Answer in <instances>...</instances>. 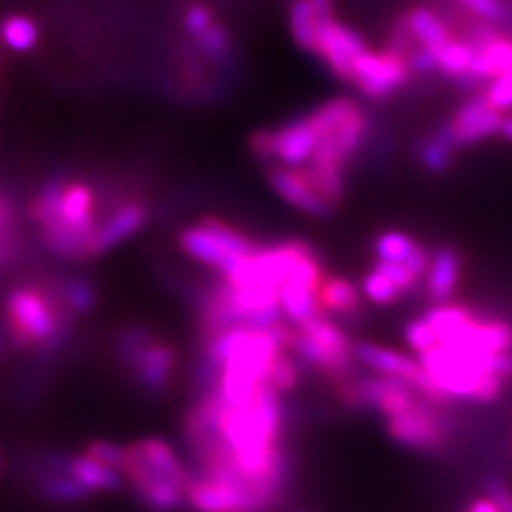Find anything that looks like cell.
<instances>
[{
	"label": "cell",
	"mask_w": 512,
	"mask_h": 512,
	"mask_svg": "<svg viewBox=\"0 0 512 512\" xmlns=\"http://www.w3.org/2000/svg\"><path fill=\"white\" fill-rule=\"evenodd\" d=\"M318 308L323 314L338 318H355L361 310V291L346 278L327 276L316 291Z\"/></svg>",
	"instance_id": "obj_16"
},
{
	"label": "cell",
	"mask_w": 512,
	"mask_h": 512,
	"mask_svg": "<svg viewBox=\"0 0 512 512\" xmlns=\"http://www.w3.org/2000/svg\"><path fill=\"white\" fill-rule=\"evenodd\" d=\"M178 244L190 259L214 267L218 274L259 246L246 233L216 216L201 218L199 222L182 229Z\"/></svg>",
	"instance_id": "obj_5"
},
{
	"label": "cell",
	"mask_w": 512,
	"mask_h": 512,
	"mask_svg": "<svg viewBox=\"0 0 512 512\" xmlns=\"http://www.w3.org/2000/svg\"><path fill=\"white\" fill-rule=\"evenodd\" d=\"M60 297L64 306L69 308L73 316H82L90 312L96 303V288L94 284L84 276H69L56 280Z\"/></svg>",
	"instance_id": "obj_24"
},
{
	"label": "cell",
	"mask_w": 512,
	"mask_h": 512,
	"mask_svg": "<svg viewBox=\"0 0 512 512\" xmlns=\"http://www.w3.org/2000/svg\"><path fill=\"white\" fill-rule=\"evenodd\" d=\"M310 3L316 7V11L320 15H323V18H325V15H335L333 13V0H310Z\"/></svg>",
	"instance_id": "obj_37"
},
{
	"label": "cell",
	"mask_w": 512,
	"mask_h": 512,
	"mask_svg": "<svg viewBox=\"0 0 512 512\" xmlns=\"http://www.w3.org/2000/svg\"><path fill=\"white\" fill-rule=\"evenodd\" d=\"M504 111L495 109L489 101L485 92L474 94L472 99L461 103L453 118L448 120L451 124V131L455 137V143L459 150H466L476 146V143L485 141L493 135H500V126L504 120Z\"/></svg>",
	"instance_id": "obj_11"
},
{
	"label": "cell",
	"mask_w": 512,
	"mask_h": 512,
	"mask_svg": "<svg viewBox=\"0 0 512 512\" xmlns=\"http://www.w3.org/2000/svg\"><path fill=\"white\" fill-rule=\"evenodd\" d=\"M101 207L99 190L90 182L58 173L41 184L28 214L47 250L67 261H86L92 233L103 216Z\"/></svg>",
	"instance_id": "obj_1"
},
{
	"label": "cell",
	"mask_w": 512,
	"mask_h": 512,
	"mask_svg": "<svg viewBox=\"0 0 512 512\" xmlns=\"http://www.w3.org/2000/svg\"><path fill=\"white\" fill-rule=\"evenodd\" d=\"M318 141L320 135L312 120L303 116L282 126L254 133L250 137V150L261 160H274V165L299 169L310 163L318 148Z\"/></svg>",
	"instance_id": "obj_6"
},
{
	"label": "cell",
	"mask_w": 512,
	"mask_h": 512,
	"mask_svg": "<svg viewBox=\"0 0 512 512\" xmlns=\"http://www.w3.org/2000/svg\"><path fill=\"white\" fill-rule=\"evenodd\" d=\"M150 218V205L146 199L137 195H124L114 205H109L103 212L99 224L90 239V259L101 256L122 244L124 239L133 237L143 229V224Z\"/></svg>",
	"instance_id": "obj_10"
},
{
	"label": "cell",
	"mask_w": 512,
	"mask_h": 512,
	"mask_svg": "<svg viewBox=\"0 0 512 512\" xmlns=\"http://www.w3.org/2000/svg\"><path fill=\"white\" fill-rule=\"evenodd\" d=\"M199 52L210 60V62H216V64H222L227 62L231 56H233V37L229 28L220 24L218 20L207 28L203 35H199L195 39Z\"/></svg>",
	"instance_id": "obj_26"
},
{
	"label": "cell",
	"mask_w": 512,
	"mask_h": 512,
	"mask_svg": "<svg viewBox=\"0 0 512 512\" xmlns=\"http://www.w3.org/2000/svg\"><path fill=\"white\" fill-rule=\"evenodd\" d=\"M299 361L288 352L286 348H280L278 355L269 367V376L267 382L269 387H274L278 393H291L301 378V370H299Z\"/></svg>",
	"instance_id": "obj_27"
},
{
	"label": "cell",
	"mask_w": 512,
	"mask_h": 512,
	"mask_svg": "<svg viewBox=\"0 0 512 512\" xmlns=\"http://www.w3.org/2000/svg\"><path fill=\"white\" fill-rule=\"evenodd\" d=\"M122 476L133 487L139 502L152 512H175L186 504V491L150 468L137 453L135 444L128 446V461Z\"/></svg>",
	"instance_id": "obj_9"
},
{
	"label": "cell",
	"mask_w": 512,
	"mask_h": 512,
	"mask_svg": "<svg viewBox=\"0 0 512 512\" xmlns=\"http://www.w3.org/2000/svg\"><path fill=\"white\" fill-rule=\"evenodd\" d=\"M363 295L370 299L372 303H376V306H393V303H397L399 299H402L404 295L399 293V288L387 278L382 276L380 271L372 269L370 274H367L363 278Z\"/></svg>",
	"instance_id": "obj_29"
},
{
	"label": "cell",
	"mask_w": 512,
	"mask_h": 512,
	"mask_svg": "<svg viewBox=\"0 0 512 512\" xmlns=\"http://www.w3.org/2000/svg\"><path fill=\"white\" fill-rule=\"evenodd\" d=\"M419 248L421 244L402 231H384L374 239V252L378 256V261L387 263L406 265Z\"/></svg>",
	"instance_id": "obj_25"
},
{
	"label": "cell",
	"mask_w": 512,
	"mask_h": 512,
	"mask_svg": "<svg viewBox=\"0 0 512 512\" xmlns=\"http://www.w3.org/2000/svg\"><path fill=\"white\" fill-rule=\"evenodd\" d=\"M457 150L459 148L455 143L451 124L444 122L419 141V146H416V156H419L421 165L427 171L444 173L448 167H451Z\"/></svg>",
	"instance_id": "obj_19"
},
{
	"label": "cell",
	"mask_w": 512,
	"mask_h": 512,
	"mask_svg": "<svg viewBox=\"0 0 512 512\" xmlns=\"http://www.w3.org/2000/svg\"><path fill=\"white\" fill-rule=\"evenodd\" d=\"M9 346H11V342L7 340V335L3 333V329H0V359L5 357V352H7Z\"/></svg>",
	"instance_id": "obj_39"
},
{
	"label": "cell",
	"mask_w": 512,
	"mask_h": 512,
	"mask_svg": "<svg viewBox=\"0 0 512 512\" xmlns=\"http://www.w3.org/2000/svg\"><path fill=\"white\" fill-rule=\"evenodd\" d=\"M267 182L276 190L280 199L297 207L303 214L314 218H329L335 212V207L318 195V190L312 186L303 169L274 165L267 169Z\"/></svg>",
	"instance_id": "obj_12"
},
{
	"label": "cell",
	"mask_w": 512,
	"mask_h": 512,
	"mask_svg": "<svg viewBox=\"0 0 512 512\" xmlns=\"http://www.w3.org/2000/svg\"><path fill=\"white\" fill-rule=\"evenodd\" d=\"M37 491L43 500L60 506L86 502L92 495V491H88L84 485H79L77 480L64 470L62 455H52L47 461L39 463Z\"/></svg>",
	"instance_id": "obj_13"
},
{
	"label": "cell",
	"mask_w": 512,
	"mask_h": 512,
	"mask_svg": "<svg viewBox=\"0 0 512 512\" xmlns=\"http://www.w3.org/2000/svg\"><path fill=\"white\" fill-rule=\"evenodd\" d=\"M461 512H502V510L489 498L487 493H483V495H478V498H472Z\"/></svg>",
	"instance_id": "obj_36"
},
{
	"label": "cell",
	"mask_w": 512,
	"mask_h": 512,
	"mask_svg": "<svg viewBox=\"0 0 512 512\" xmlns=\"http://www.w3.org/2000/svg\"><path fill=\"white\" fill-rule=\"evenodd\" d=\"M22 254V239L18 235V212L15 205L0 192V271L11 267Z\"/></svg>",
	"instance_id": "obj_22"
},
{
	"label": "cell",
	"mask_w": 512,
	"mask_h": 512,
	"mask_svg": "<svg viewBox=\"0 0 512 512\" xmlns=\"http://www.w3.org/2000/svg\"><path fill=\"white\" fill-rule=\"evenodd\" d=\"M370 50L357 30L335 20V15H320L314 54L327 64V69L344 84L352 82L355 60Z\"/></svg>",
	"instance_id": "obj_8"
},
{
	"label": "cell",
	"mask_w": 512,
	"mask_h": 512,
	"mask_svg": "<svg viewBox=\"0 0 512 512\" xmlns=\"http://www.w3.org/2000/svg\"><path fill=\"white\" fill-rule=\"evenodd\" d=\"M71 318L56 282H22L3 297V333L18 350L52 357L69 338Z\"/></svg>",
	"instance_id": "obj_2"
},
{
	"label": "cell",
	"mask_w": 512,
	"mask_h": 512,
	"mask_svg": "<svg viewBox=\"0 0 512 512\" xmlns=\"http://www.w3.org/2000/svg\"><path fill=\"white\" fill-rule=\"evenodd\" d=\"M214 22H216L214 11L207 7V5H201V3L188 5V9L182 15L184 32H186L188 37H192V39H197L199 35H203V32L210 28Z\"/></svg>",
	"instance_id": "obj_32"
},
{
	"label": "cell",
	"mask_w": 512,
	"mask_h": 512,
	"mask_svg": "<svg viewBox=\"0 0 512 512\" xmlns=\"http://www.w3.org/2000/svg\"><path fill=\"white\" fill-rule=\"evenodd\" d=\"M485 493L500 506L502 512H512V487L502 476H489L485 480Z\"/></svg>",
	"instance_id": "obj_35"
},
{
	"label": "cell",
	"mask_w": 512,
	"mask_h": 512,
	"mask_svg": "<svg viewBox=\"0 0 512 512\" xmlns=\"http://www.w3.org/2000/svg\"><path fill=\"white\" fill-rule=\"evenodd\" d=\"M389 438L414 453L440 457L455 442L451 410L440 408L421 397L410 410L384 421Z\"/></svg>",
	"instance_id": "obj_4"
},
{
	"label": "cell",
	"mask_w": 512,
	"mask_h": 512,
	"mask_svg": "<svg viewBox=\"0 0 512 512\" xmlns=\"http://www.w3.org/2000/svg\"><path fill=\"white\" fill-rule=\"evenodd\" d=\"M0 43L20 54L35 50L39 43V24L26 13H9L0 20Z\"/></svg>",
	"instance_id": "obj_20"
},
{
	"label": "cell",
	"mask_w": 512,
	"mask_h": 512,
	"mask_svg": "<svg viewBox=\"0 0 512 512\" xmlns=\"http://www.w3.org/2000/svg\"><path fill=\"white\" fill-rule=\"evenodd\" d=\"M376 271H380L382 276H387L397 288L399 293H402L404 297H408L410 293H414L416 288H419V280H416L412 276V271L406 267V265H399V263H387V261H376L374 267Z\"/></svg>",
	"instance_id": "obj_33"
},
{
	"label": "cell",
	"mask_w": 512,
	"mask_h": 512,
	"mask_svg": "<svg viewBox=\"0 0 512 512\" xmlns=\"http://www.w3.org/2000/svg\"><path fill=\"white\" fill-rule=\"evenodd\" d=\"M318 24L320 13L310 0H293L291 7H288V26H291V35L303 52L314 54Z\"/></svg>",
	"instance_id": "obj_21"
},
{
	"label": "cell",
	"mask_w": 512,
	"mask_h": 512,
	"mask_svg": "<svg viewBox=\"0 0 512 512\" xmlns=\"http://www.w3.org/2000/svg\"><path fill=\"white\" fill-rule=\"evenodd\" d=\"M412 77L410 62L384 47L380 52L367 50L355 60L350 86H355L365 99L380 103L391 99L397 90L406 88Z\"/></svg>",
	"instance_id": "obj_7"
},
{
	"label": "cell",
	"mask_w": 512,
	"mask_h": 512,
	"mask_svg": "<svg viewBox=\"0 0 512 512\" xmlns=\"http://www.w3.org/2000/svg\"><path fill=\"white\" fill-rule=\"evenodd\" d=\"M474 56H476L474 47L468 41L455 37L451 43H446L442 50L436 52L438 73H442L444 77L457 82L459 77H463L470 71Z\"/></svg>",
	"instance_id": "obj_23"
},
{
	"label": "cell",
	"mask_w": 512,
	"mask_h": 512,
	"mask_svg": "<svg viewBox=\"0 0 512 512\" xmlns=\"http://www.w3.org/2000/svg\"><path fill=\"white\" fill-rule=\"evenodd\" d=\"M459 7L470 11L476 18L489 24L502 26L512 22V3L510 0H453Z\"/></svg>",
	"instance_id": "obj_28"
},
{
	"label": "cell",
	"mask_w": 512,
	"mask_h": 512,
	"mask_svg": "<svg viewBox=\"0 0 512 512\" xmlns=\"http://www.w3.org/2000/svg\"><path fill=\"white\" fill-rule=\"evenodd\" d=\"M463 274V259L461 252L453 246H442L431 254L429 271L425 278V293L434 306L448 303L453 299L457 286Z\"/></svg>",
	"instance_id": "obj_14"
},
{
	"label": "cell",
	"mask_w": 512,
	"mask_h": 512,
	"mask_svg": "<svg viewBox=\"0 0 512 512\" xmlns=\"http://www.w3.org/2000/svg\"><path fill=\"white\" fill-rule=\"evenodd\" d=\"M500 137L508 143H512V116H504L500 126Z\"/></svg>",
	"instance_id": "obj_38"
},
{
	"label": "cell",
	"mask_w": 512,
	"mask_h": 512,
	"mask_svg": "<svg viewBox=\"0 0 512 512\" xmlns=\"http://www.w3.org/2000/svg\"><path fill=\"white\" fill-rule=\"evenodd\" d=\"M406 18L416 43L421 47H427L431 52L442 50L446 43H451L455 39L453 28L448 26V22L442 18V13L438 9L419 5L406 9Z\"/></svg>",
	"instance_id": "obj_17"
},
{
	"label": "cell",
	"mask_w": 512,
	"mask_h": 512,
	"mask_svg": "<svg viewBox=\"0 0 512 512\" xmlns=\"http://www.w3.org/2000/svg\"><path fill=\"white\" fill-rule=\"evenodd\" d=\"M90 457H94L96 461L105 463V466L114 468L122 474L126 461H128V446H120L114 442H105V440H94L86 446V451Z\"/></svg>",
	"instance_id": "obj_30"
},
{
	"label": "cell",
	"mask_w": 512,
	"mask_h": 512,
	"mask_svg": "<svg viewBox=\"0 0 512 512\" xmlns=\"http://www.w3.org/2000/svg\"><path fill=\"white\" fill-rule=\"evenodd\" d=\"M62 466L79 485H84L92 493H114L122 487V474L105 463L96 461L88 453L62 457Z\"/></svg>",
	"instance_id": "obj_15"
},
{
	"label": "cell",
	"mask_w": 512,
	"mask_h": 512,
	"mask_svg": "<svg viewBox=\"0 0 512 512\" xmlns=\"http://www.w3.org/2000/svg\"><path fill=\"white\" fill-rule=\"evenodd\" d=\"M137 453L141 455V459L148 463L150 468H154L158 474H163L165 478L173 480L175 485H180L184 491L188 489L192 474L188 472V468L184 466V461L175 455L173 448L158 438H146L141 442H135Z\"/></svg>",
	"instance_id": "obj_18"
},
{
	"label": "cell",
	"mask_w": 512,
	"mask_h": 512,
	"mask_svg": "<svg viewBox=\"0 0 512 512\" xmlns=\"http://www.w3.org/2000/svg\"><path fill=\"white\" fill-rule=\"evenodd\" d=\"M485 96L495 109L504 111V114L508 109H512V69L500 75L498 79H493L485 90Z\"/></svg>",
	"instance_id": "obj_34"
},
{
	"label": "cell",
	"mask_w": 512,
	"mask_h": 512,
	"mask_svg": "<svg viewBox=\"0 0 512 512\" xmlns=\"http://www.w3.org/2000/svg\"><path fill=\"white\" fill-rule=\"evenodd\" d=\"M404 335H406L408 346L416 352V355H423V352H427L429 348H434L438 344L436 331L431 329V325L427 323L425 316L412 318L404 329Z\"/></svg>",
	"instance_id": "obj_31"
},
{
	"label": "cell",
	"mask_w": 512,
	"mask_h": 512,
	"mask_svg": "<svg viewBox=\"0 0 512 512\" xmlns=\"http://www.w3.org/2000/svg\"><path fill=\"white\" fill-rule=\"evenodd\" d=\"M301 512H312V510H301Z\"/></svg>",
	"instance_id": "obj_40"
},
{
	"label": "cell",
	"mask_w": 512,
	"mask_h": 512,
	"mask_svg": "<svg viewBox=\"0 0 512 512\" xmlns=\"http://www.w3.org/2000/svg\"><path fill=\"white\" fill-rule=\"evenodd\" d=\"M116 348L126 372L143 393L167 391L175 370V352L167 342L156 340L150 329L137 325L120 331Z\"/></svg>",
	"instance_id": "obj_3"
}]
</instances>
